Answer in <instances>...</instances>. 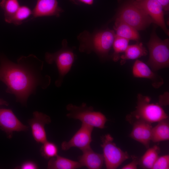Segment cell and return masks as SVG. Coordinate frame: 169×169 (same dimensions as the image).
Here are the masks:
<instances>
[{"label":"cell","instance_id":"18","mask_svg":"<svg viewBox=\"0 0 169 169\" xmlns=\"http://www.w3.org/2000/svg\"><path fill=\"white\" fill-rule=\"evenodd\" d=\"M78 162L58 155L49 159L47 168L49 169H75L82 167Z\"/></svg>","mask_w":169,"mask_h":169},{"label":"cell","instance_id":"25","mask_svg":"<svg viewBox=\"0 0 169 169\" xmlns=\"http://www.w3.org/2000/svg\"><path fill=\"white\" fill-rule=\"evenodd\" d=\"M169 155L159 156L155 162L152 169H169Z\"/></svg>","mask_w":169,"mask_h":169},{"label":"cell","instance_id":"30","mask_svg":"<svg viewBox=\"0 0 169 169\" xmlns=\"http://www.w3.org/2000/svg\"><path fill=\"white\" fill-rule=\"evenodd\" d=\"M75 2H79L88 5H91L93 3L94 0H72Z\"/></svg>","mask_w":169,"mask_h":169},{"label":"cell","instance_id":"17","mask_svg":"<svg viewBox=\"0 0 169 169\" xmlns=\"http://www.w3.org/2000/svg\"><path fill=\"white\" fill-rule=\"evenodd\" d=\"M157 125L152 127L151 141L154 142L167 141L169 140V118L158 121Z\"/></svg>","mask_w":169,"mask_h":169},{"label":"cell","instance_id":"14","mask_svg":"<svg viewBox=\"0 0 169 169\" xmlns=\"http://www.w3.org/2000/svg\"><path fill=\"white\" fill-rule=\"evenodd\" d=\"M132 74L135 77L151 80L152 84L155 88H159L164 83L163 79L161 77L153 72L146 64L139 60H136L134 64Z\"/></svg>","mask_w":169,"mask_h":169},{"label":"cell","instance_id":"19","mask_svg":"<svg viewBox=\"0 0 169 169\" xmlns=\"http://www.w3.org/2000/svg\"><path fill=\"white\" fill-rule=\"evenodd\" d=\"M147 52L142 43L129 45L124 54L120 58L121 64H124L126 60L137 59L147 54Z\"/></svg>","mask_w":169,"mask_h":169},{"label":"cell","instance_id":"26","mask_svg":"<svg viewBox=\"0 0 169 169\" xmlns=\"http://www.w3.org/2000/svg\"><path fill=\"white\" fill-rule=\"evenodd\" d=\"M132 161L130 163L123 166L121 169H136L139 165V159L135 156H132Z\"/></svg>","mask_w":169,"mask_h":169},{"label":"cell","instance_id":"29","mask_svg":"<svg viewBox=\"0 0 169 169\" xmlns=\"http://www.w3.org/2000/svg\"><path fill=\"white\" fill-rule=\"evenodd\" d=\"M162 7L163 9L168 11L169 9V0H157Z\"/></svg>","mask_w":169,"mask_h":169},{"label":"cell","instance_id":"5","mask_svg":"<svg viewBox=\"0 0 169 169\" xmlns=\"http://www.w3.org/2000/svg\"><path fill=\"white\" fill-rule=\"evenodd\" d=\"M68 113L66 116L69 118L78 120L82 124L93 128L103 129L105 127L107 119L103 113L95 111L92 106H88L83 103L79 106L70 104L66 107Z\"/></svg>","mask_w":169,"mask_h":169},{"label":"cell","instance_id":"12","mask_svg":"<svg viewBox=\"0 0 169 169\" xmlns=\"http://www.w3.org/2000/svg\"><path fill=\"white\" fill-rule=\"evenodd\" d=\"M133 128L130 136L134 140L142 144L146 149L149 147L151 130V124L142 120L133 122Z\"/></svg>","mask_w":169,"mask_h":169},{"label":"cell","instance_id":"2","mask_svg":"<svg viewBox=\"0 0 169 169\" xmlns=\"http://www.w3.org/2000/svg\"><path fill=\"white\" fill-rule=\"evenodd\" d=\"M136 110L126 117L131 124L136 120H142L151 124L168 117L161 106L150 103L151 99L141 94L137 95Z\"/></svg>","mask_w":169,"mask_h":169},{"label":"cell","instance_id":"20","mask_svg":"<svg viewBox=\"0 0 169 169\" xmlns=\"http://www.w3.org/2000/svg\"><path fill=\"white\" fill-rule=\"evenodd\" d=\"M160 152V148L156 145L149 147L144 154L139 159V165L144 169H152Z\"/></svg>","mask_w":169,"mask_h":169},{"label":"cell","instance_id":"11","mask_svg":"<svg viewBox=\"0 0 169 169\" xmlns=\"http://www.w3.org/2000/svg\"><path fill=\"white\" fill-rule=\"evenodd\" d=\"M33 117L28 120L32 136L38 143L43 144L47 141L45 125L51 121L48 115L36 111L33 113Z\"/></svg>","mask_w":169,"mask_h":169},{"label":"cell","instance_id":"27","mask_svg":"<svg viewBox=\"0 0 169 169\" xmlns=\"http://www.w3.org/2000/svg\"><path fill=\"white\" fill-rule=\"evenodd\" d=\"M36 163L32 161H27L23 163L18 167L21 169H36L38 168Z\"/></svg>","mask_w":169,"mask_h":169},{"label":"cell","instance_id":"21","mask_svg":"<svg viewBox=\"0 0 169 169\" xmlns=\"http://www.w3.org/2000/svg\"><path fill=\"white\" fill-rule=\"evenodd\" d=\"M0 6L4 12V20L8 23L20 7L18 0H2Z\"/></svg>","mask_w":169,"mask_h":169},{"label":"cell","instance_id":"9","mask_svg":"<svg viewBox=\"0 0 169 169\" xmlns=\"http://www.w3.org/2000/svg\"><path fill=\"white\" fill-rule=\"evenodd\" d=\"M93 128L82 124L80 128L69 141H64L62 142V149L67 151L71 148L75 147L82 150L90 146Z\"/></svg>","mask_w":169,"mask_h":169},{"label":"cell","instance_id":"15","mask_svg":"<svg viewBox=\"0 0 169 169\" xmlns=\"http://www.w3.org/2000/svg\"><path fill=\"white\" fill-rule=\"evenodd\" d=\"M81 151L82 154L78 157V162L82 167L89 169L101 168L104 162L103 154L95 152L90 146Z\"/></svg>","mask_w":169,"mask_h":169},{"label":"cell","instance_id":"7","mask_svg":"<svg viewBox=\"0 0 169 169\" xmlns=\"http://www.w3.org/2000/svg\"><path fill=\"white\" fill-rule=\"evenodd\" d=\"M102 144L104 162L107 169H115L130 158L126 151L117 147L113 141V138L109 134L102 136Z\"/></svg>","mask_w":169,"mask_h":169},{"label":"cell","instance_id":"31","mask_svg":"<svg viewBox=\"0 0 169 169\" xmlns=\"http://www.w3.org/2000/svg\"><path fill=\"white\" fill-rule=\"evenodd\" d=\"M2 105L8 106V103L5 100L0 98V106Z\"/></svg>","mask_w":169,"mask_h":169},{"label":"cell","instance_id":"24","mask_svg":"<svg viewBox=\"0 0 169 169\" xmlns=\"http://www.w3.org/2000/svg\"><path fill=\"white\" fill-rule=\"evenodd\" d=\"M43 144L40 151L44 158L49 159L58 155V147L55 143L47 141Z\"/></svg>","mask_w":169,"mask_h":169},{"label":"cell","instance_id":"3","mask_svg":"<svg viewBox=\"0 0 169 169\" xmlns=\"http://www.w3.org/2000/svg\"><path fill=\"white\" fill-rule=\"evenodd\" d=\"M155 29H154L147 44L149 52L147 64L154 71L168 67L169 65V39H161Z\"/></svg>","mask_w":169,"mask_h":169},{"label":"cell","instance_id":"8","mask_svg":"<svg viewBox=\"0 0 169 169\" xmlns=\"http://www.w3.org/2000/svg\"><path fill=\"white\" fill-rule=\"evenodd\" d=\"M132 3L149 16L168 35L169 31L165 22L163 9L157 0H132Z\"/></svg>","mask_w":169,"mask_h":169},{"label":"cell","instance_id":"6","mask_svg":"<svg viewBox=\"0 0 169 169\" xmlns=\"http://www.w3.org/2000/svg\"><path fill=\"white\" fill-rule=\"evenodd\" d=\"M116 19L126 23L137 30L145 29L151 23H154L149 16L132 3V0L122 5Z\"/></svg>","mask_w":169,"mask_h":169},{"label":"cell","instance_id":"13","mask_svg":"<svg viewBox=\"0 0 169 169\" xmlns=\"http://www.w3.org/2000/svg\"><path fill=\"white\" fill-rule=\"evenodd\" d=\"M62 12L57 0H37L32 10V19L45 16L59 17Z\"/></svg>","mask_w":169,"mask_h":169},{"label":"cell","instance_id":"10","mask_svg":"<svg viewBox=\"0 0 169 169\" xmlns=\"http://www.w3.org/2000/svg\"><path fill=\"white\" fill-rule=\"evenodd\" d=\"M0 127L11 138L13 131H27L28 127L24 125L10 109L0 108Z\"/></svg>","mask_w":169,"mask_h":169},{"label":"cell","instance_id":"4","mask_svg":"<svg viewBox=\"0 0 169 169\" xmlns=\"http://www.w3.org/2000/svg\"><path fill=\"white\" fill-rule=\"evenodd\" d=\"M62 45L61 48L58 51L54 53L46 52L45 55L47 63H55L57 66L59 76L55 84L58 87L61 85L64 76L70 70L76 57L73 49L68 46L65 39L62 41Z\"/></svg>","mask_w":169,"mask_h":169},{"label":"cell","instance_id":"22","mask_svg":"<svg viewBox=\"0 0 169 169\" xmlns=\"http://www.w3.org/2000/svg\"><path fill=\"white\" fill-rule=\"evenodd\" d=\"M129 41L126 38L115 36L112 45L114 53L112 55L114 61H118L120 58V54L125 51L129 45Z\"/></svg>","mask_w":169,"mask_h":169},{"label":"cell","instance_id":"23","mask_svg":"<svg viewBox=\"0 0 169 169\" xmlns=\"http://www.w3.org/2000/svg\"><path fill=\"white\" fill-rule=\"evenodd\" d=\"M32 11L29 7L25 6H20L8 23H13L16 25H20L32 15Z\"/></svg>","mask_w":169,"mask_h":169},{"label":"cell","instance_id":"1","mask_svg":"<svg viewBox=\"0 0 169 169\" xmlns=\"http://www.w3.org/2000/svg\"><path fill=\"white\" fill-rule=\"evenodd\" d=\"M43 66V61L33 54L20 57L17 63L0 55V81L6 86L7 93L25 105L38 88L45 89L50 84V77L44 74Z\"/></svg>","mask_w":169,"mask_h":169},{"label":"cell","instance_id":"16","mask_svg":"<svg viewBox=\"0 0 169 169\" xmlns=\"http://www.w3.org/2000/svg\"><path fill=\"white\" fill-rule=\"evenodd\" d=\"M115 35L127 39L138 41L140 36L137 30L128 24L116 19L114 27Z\"/></svg>","mask_w":169,"mask_h":169},{"label":"cell","instance_id":"28","mask_svg":"<svg viewBox=\"0 0 169 169\" xmlns=\"http://www.w3.org/2000/svg\"><path fill=\"white\" fill-rule=\"evenodd\" d=\"M168 103L169 100L168 98V99L167 94L160 97L158 104L161 106L167 105Z\"/></svg>","mask_w":169,"mask_h":169}]
</instances>
